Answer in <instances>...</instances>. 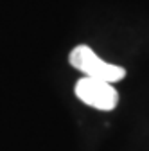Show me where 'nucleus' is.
Instances as JSON below:
<instances>
[{"label":"nucleus","mask_w":149,"mask_h":151,"mask_svg":"<svg viewBox=\"0 0 149 151\" xmlns=\"http://www.w3.org/2000/svg\"><path fill=\"white\" fill-rule=\"evenodd\" d=\"M68 61L74 68H77L79 72H83L86 78H94V79H101L106 83H115L124 79L126 70L119 65H111L104 60H101L99 56L92 50L88 45H77L74 47Z\"/></svg>","instance_id":"nucleus-1"},{"label":"nucleus","mask_w":149,"mask_h":151,"mask_svg":"<svg viewBox=\"0 0 149 151\" xmlns=\"http://www.w3.org/2000/svg\"><path fill=\"white\" fill-rule=\"evenodd\" d=\"M74 90H76V96L79 101L102 111L113 110L119 103V93L113 88V85L101 81V79H94V78H86L85 76L76 83Z\"/></svg>","instance_id":"nucleus-2"}]
</instances>
